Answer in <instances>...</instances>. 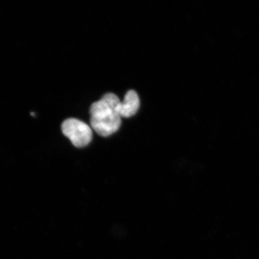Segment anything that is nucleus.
<instances>
[{
	"label": "nucleus",
	"mask_w": 259,
	"mask_h": 259,
	"mask_svg": "<svg viewBox=\"0 0 259 259\" xmlns=\"http://www.w3.org/2000/svg\"><path fill=\"white\" fill-rule=\"evenodd\" d=\"M140 106V100L137 92L130 90L126 94L124 100L120 102L116 108V112L122 118H129L135 115Z\"/></svg>",
	"instance_id": "7ed1b4c3"
},
{
	"label": "nucleus",
	"mask_w": 259,
	"mask_h": 259,
	"mask_svg": "<svg viewBox=\"0 0 259 259\" xmlns=\"http://www.w3.org/2000/svg\"><path fill=\"white\" fill-rule=\"evenodd\" d=\"M118 97L113 93H107L90 107V124L97 134L108 137L118 131L121 117L116 112L120 103Z\"/></svg>",
	"instance_id": "f257e3e1"
},
{
	"label": "nucleus",
	"mask_w": 259,
	"mask_h": 259,
	"mask_svg": "<svg viewBox=\"0 0 259 259\" xmlns=\"http://www.w3.org/2000/svg\"><path fill=\"white\" fill-rule=\"evenodd\" d=\"M63 134L77 148L88 145L93 139L92 128L86 123L76 118L66 119L61 125Z\"/></svg>",
	"instance_id": "f03ea898"
}]
</instances>
